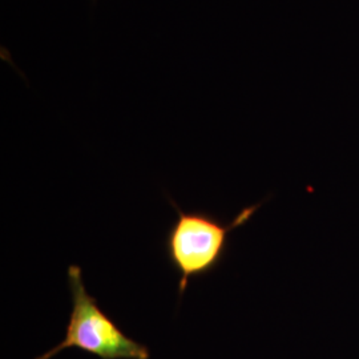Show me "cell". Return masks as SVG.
<instances>
[{
  "label": "cell",
  "instance_id": "7a4b0ae2",
  "mask_svg": "<svg viewBox=\"0 0 359 359\" xmlns=\"http://www.w3.org/2000/svg\"><path fill=\"white\" fill-rule=\"evenodd\" d=\"M67 274L72 310L65 327V339L35 359H51L71 347L80 348L100 359H149V348L129 338L104 313L96 298L87 293L81 278V268L71 265Z\"/></svg>",
  "mask_w": 359,
  "mask_h": 359
},
{
  "label": "cell",
  "instance_id": "6da1fadb",
  "mask_svg": "<svg viewBox=\"0 0 359 359\" xmlns=\"http://www.w3.org/2000/svg\"><path fill=\"white\" fill-rule=\"evenodd\" d=\"M177 219L165 237V253L172 268L179 273V294L182 297L191 278H200L218 268L226 255L229 234L243 226L261 204L245 208L231 222L204 210L184 212L170 201Z\"/></svg>",
  "mask_w": 359,
  "mask_h": 359
}]
</instances>
